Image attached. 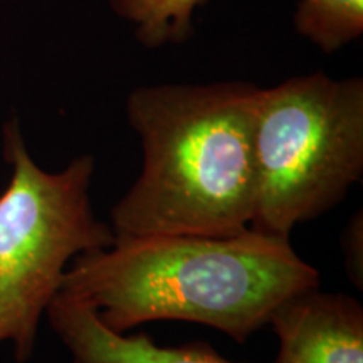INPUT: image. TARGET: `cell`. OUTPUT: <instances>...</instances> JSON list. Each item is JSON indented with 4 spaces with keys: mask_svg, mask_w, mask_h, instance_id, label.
I'll return each mask as SVG.
<instances>
[{
    "mask_svg": "<svg viewBox=\"0 0 363 363\" xmlns=\"http://www.w3.org/2000/svg\"><path fill=\"white\" fill-rule=\"evenodd\" d=\"M320 288V272L289 239L247 229L235 235H115L79 254L61 293L93 308L118 333L160 320L211 326L246 343L286 299Z\"/></svg>",
    "mask_w": 363,
    "mask_h": 363,
    "instance_id": "6da1fadb",
    "label": "cell"
},
{
    "mask_svg": "<svg viewBox=\"0 0 363 363\" xmlns=\"http://www.w3.org/2000/svg\"><path fill=\"white\" fill-rule=\"evenodd\" d=\"M257 96V86L239 81L136 88L126 116L143 165L111 208L115 235L247 230L256 202Z\"/></svg>",
    "mask_w": 363,
    "mask_h": 363,
    "instance_id": "7a4b0ae2",
    "label": "cell"
},
{
    "mask_svg": "<svg viewBox=\"0 0 363 363\" xmlns=\"http://www.w3.org/2000/svg\"><path fill=\"white\" fill-rule=\"evenodd\" d=\"M249 229L289 239L333 208L363 174V81L323 72L261 89Z\"/></svg>",
    "mask_w": 363,
    "mask_h": 363,
    "instance_id": "3957f363",
    "label": "cell"
},
{
    "mask_svg": "<svg viewBox=\"0 0 363 363\" xmlns=\"http://www.w3.org/2000/svg\"><path fill=\"white\" fill-rule=\"evenodd\" d=\"M2 140L12 175L0 195V345L11 342L16 362L26 363L67 266L79 254L110 247L115 233L91 203L93 157L45 172L27 152L19 121L4 125Z\"/></svg>",
    "mask_w": 363,
    "mask_h": 363,
    "instance_id": "277c9868",
    "label": "cell"
},
{
    "mask_svg": "<svg viewBox=\"0 0 363 363\" xmlns=\"http://www.w3.org/2000/svg\"><path fill=\"white\" fill-rule=\"evenodd\" d=\"M267 326L279 340L276 363H363V308L347 294L299 293Z\"/></svg>",
    "mask_w": 363,
    "mask_h": 363,
    "instance_id": "5b68a950",
    "label": "cell"
},
{
    "mask_svg": "<svg viewBox=\"0 0 363 363\" xmlns=\"http://www.w3.org/2000/svg\"><path fill=\"white\" fill-rule=\"evenodd\" d=\"M45 315L72 363H234L206 343L162 347L145 333H118L89 305L65 293L52 299Z\"/></svg>",
    "mask_w": 363,
    "mask_h": 363,
    "instance_id": "8992f818",
    "label": "cell"
},
{
    "mask_svg": "<svg viewBox=\"0 0 363 363\" xmlns=\"http://www.w3.org/2000/svg\"><path fill=\"white\" fill-rule=\"evenodd\" d=\"M207 0H111L113 11L136 27L148 48L184 43L192 33V13Z\"/></svg>",
    "mask_w": 363,
    "mask_h": 363,
    "instance_id": "52a82bcc",
    "label": "cell"
},
{
    "mask_svg": "<svg viewBox=\"0 0 363 363\" xmlns=\"http://www.w3.org/2000/svg\"><path fill=\"white\" fill-rule=\"evenodd\" d=\"M294 24L299 34L331 54L362 35L363 0H301Z\"/></svg>",
    "mask_w": 363,
    "mask_h": 363,
    "instance_id": "ba28073f",
    "label": "cell"
},
{
    "mask_svg": "<svg viewBox=\"0 0 363 363\" xmlns=\"http://www.w3.org/2000/svg\"><path fill=\"white\" fill-rule=\"evenodd\" d=\"M362 216L358 214L352 219L347 229L343 233V254H345V262H347L348 274H350L352 281L358 284V288H362Z\"/></svg>",
    "mask_w": 363,
    "mask_h": 363,
    "instance_id": "9c48e42d",
    "label": "cell"
}]
</instances>
